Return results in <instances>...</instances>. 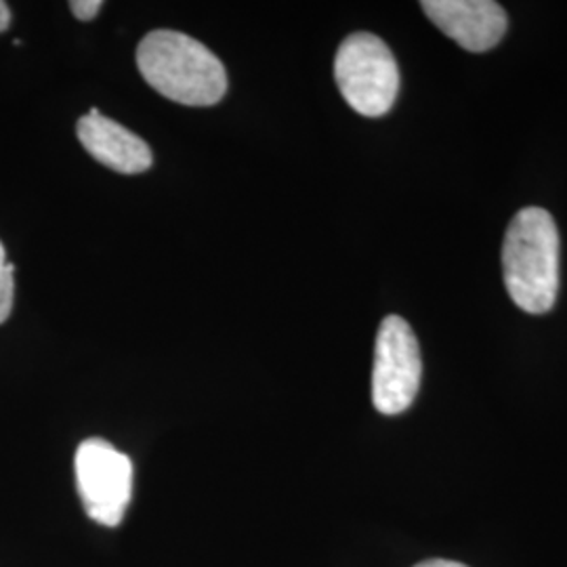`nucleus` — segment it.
<instances>
[{
    "mask_svg": "<svg viewBox=\"0 0 567 567\" xmlns=\"http://www.w3.org/2000/svg\"><path fill=\"white\" fill-rule=\"evenodd\" d=\"M9 23H11V9L7 2L0 0V32H4L9 28Z\"/></svg>",
    "mask_w": 567,
    "mask_h": 567,
    "instance_id": "9d476101",
    "label": "nucleus"
},
{
    "mask_svg": "<svg viewBox=\"0 0 567 567\" xmlns=\"http://www.w3.org/2000/svg\"><path fill=\"white\" fill-rule=\"evenodd\" d=\"M426 18L471 53H484L503 41L507 13L492 0H423Z\"/></svg>",
    "mask_w": 567,
    "mask_h": 567,
    "instance_id": "423d86ee",
    "label": "nucleus"
},
{
    "mask_svg": "<svg viewBox=\"0 0 567 567\" xmlns=\"http://www.w3.org/2000/svg\"><path fill=\"white\" fill-rule=\"evenodd\" d=\"M137 68L145 82L171 102L208 107L224 100L227 72L203 42L175 32H150L137 49Z\"/></svg>",
    "mask_w": 567,
    "mask_h": 567,
    "instance_id": "f257e3e1",
    "label": "nucleus"
},
{
    "mask_svg": "<svg viewBox=\"0 0 567 567\" xmlns=\"http://www.w3.org/2000/svg\"><path fill=\"white\" fill-rule=\"evenodd\" d=\"M508 297L526 313H547L559 292V231L550 213L522 208L508 224L503 244Z\"/></svg>",
    "mask_w": 567,
    "mask_h": 567,
    "instance_id": "f03ea898",
    "label": "nucleus"
},
{
    "mask_svg": "<svg viewBox=\"0 0 567 567\" xmlns=\"http://www.w3.org/2000/svg\"><path fill=\"white\" fill-rule=\"evenodd\" d=\"M74 471L89 519L100 526H121L133 494L131 458L110 442L91 437L76 450Z\"/></svg>",
    "mask_w": 567,
    "mask_h": 567,
    "instance_id": "20e7f679",
    "label": "nucleus"
},
{
    "mask_svg": "<svg viewBox=\"0 0 567 567\" xmlns=\"http://www.w3.org/2000/svg\"><path fill=\"white\" fill-rule=\"evenodd\" d=\"M13 271H16V265L7 261L4 246L0 243V324L7 322L13 309V292H16Z\"/></svg>",
    "mask_w": 567,
    "mask_h": 567,
    "instance_id": "6e6552de",
    "label": "nucleus"
},
{
    "mask_svg": "<svg viewBox=\"0 0 567 567\" xmlns=\"http://www.w3.org/2000/svg\"><path fill=\"white\" fill-rule=\"evenodd\" d=\"M421 377L423 362L416 334L404 318L389 316L377 334L372 404L386 416L402 414L414 404Z\"/></svg>",
    "mask_w": 567,
    "mask_h": 567,
    "instance_id": "39448f33",
    "label": "nucleus"
},
{
    "mask_svg": "<svg viewBox=\"0 0 567 567\" xmlns=\"http://www.w3.org/2000/svg\"><path fill=\"white\" fill-rule=\"evenodd\" d=\"M102 7V0H74V2H70V9H72L74 18L81 21H91L93 18H97Z\"/></svg>",
    "mask_w": 567,
    "mask_h": 567,
    "instance_id": "1a4fd4ad",
    "label": "nucleus"
},
{
    "mask_svg": "<svg viewBox=\"0 0 567 567\" xmlns=\"http://www.w3.org/2000/svg\"><path fill=\"white\" fill-rule=\"evenodd\" d=\"M414 567H466L463 564H458V561H447V559H429V561H423V564H419V566Z\"/></svg>",
    "mask_w": 567,
    "mask_h": 567,
    "instance_id": "9b49d317",
    "label": "nucleus"
},
{
    "mask_svg": "<svg viewBox=\"0 0 567 567\" xmlns=\"http://www.w3.org/2000/svg\"><path fill=\"white\" fill-rule=\"evenodd\" d=\"M76 133L82 147L103 166L121 175H140L152 163L150 145L112 118H105L97 107H93L76 124Z\"/></svg>",
    "mask_w": 567,
    "mask_h": 567,
    "instance_id": "0eeeda50",
    "label": "nucleus"
},
{
    "mask_svg": "<svg viewBox=\"0 0 567 567\" xmlns=\"http://www.w3.org/2000/svg\"><path fill=\"white\" fill-rule=\"evenodd\" d=\"M334 79L344 102L368 118L385 116L400 93L398 61L385 42L368 32L341 42Z\"/></svg>",
    "mask_w": 567,
    "mask_h": 567,
    "instance_id": "7ed1b4c3",
    "label": "nucleus"
}]
</instances>
